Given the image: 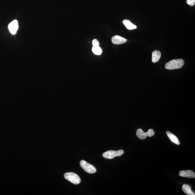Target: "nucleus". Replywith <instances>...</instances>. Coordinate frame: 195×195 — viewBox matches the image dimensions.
<instances>
[{
	"label": "nucleus",
	"mask_w": 195,
	"mask_h": 195,
	"mask_svg": "<svg viewBox=\"0 0 195 195\" xmlns=\"http://www.w3.org/2000/svg\"><path fill=\"white\" fill-rule=\"evenodd\" d=\"M18 21L14 20L9 24L8 29L11 33L12 35H15L18 29Z\"/></svg>",
	"instance_id": "6"
},
{
	"label": "nucleus",
	"mask_w": 195,
	"mask_h": 195,
	"mask_svg": "<svg viewBox=\"0 0 195 195\" xmlns=\"http://www.w3.org/2000/svg\"><path fill=\"white\" fill-rule=\"evenodd\" d=\"M187 4L191 6H194L195 3V0H187Z\"/></svg>",
	"instance_id": "16"
},
{
	"label": "nucleus",
	"mask_w": 195,
	"mask_h": 195,
	"mask_svg": "<svg viewBox=\"0 0 195 195\" xmlns=\"http://www.w3.org/2000/svg\"><path fill=\"white\" fill-rule=\"evenodd\" d=\"M184 64V62L183 59L173 60L166 64L165 68L169 70L180 69L182 67Z\"/></svg>",
	"instance_id": "1"
},
{
	"label": "nucleus",
	"mask_w": 195,
	"mask_h": 195,
	"mask_svg": "<svg viewBox=\"0 0 195 195\" xmlns=\"http://www.w3.org/2000/svg\"><path fill=\"white\" fill-rule=\"evenodd\" d=\"M166 134L172 142L177 145L180 144V142L177 136L170 131H166Z\"/></svg>",
	"instance_id": "8"
},
{
	"label": "nucleus",
	"mask_w": 195,
	"mask_h": 195,
	"mask_svg": "<svg viewBox=\"0 0 195 195\" xmlns=\"http://www.w3.org/2000/svg\"><path fill=\"white\" fill-rule=\"evenodd\" d=\"M112 42L113 44L119 45L125 43L127 39L119 35H115L112 38Z\"/></svg>",
	"instance_id": "7"
},
{
	"label": "nucleus",
	"mask_w": 195,
	"mask_h": 195,
	"mask_svg": "<svg viewBox=\"0 0 195 195\" xmlns=\"http://www.w3.org/2000/svg\"><path fill=\"white\" fill-rule=\"evenodd\" d=\"M92 44L94 47L99 46V43L98 40L95 39L92 41Z\"/></svg>",
	"instance_id": "15"
},
{
	"label": "nucleus",
	"mask_w": 195,
	"mask_h": 195,
	"mask_svg": "<svg viewBox=\"0 0 195 195\" xmlns=\"http://www.w3.org/2000/svg\"><path fill=\"white\" fill-rule=\"evenodd\" d=\"M179 175L181 177L189 178H195V173L194 171L190 170L181 171L179 172Z\"/></svg>",
	"instance_id": "5"
},
{
	"label": "nucleus",
	"mask_w": 195,
	"mask_h": 195,
	"mask_svg": "<svg viewBox=\"0 0 195 195\" xmlns=\"http://www.w3.org/2000/svg\"><path fill=\"white\" fill-rule=\"evenodd\" d=\"M80 164L81 167L89 173H93L96 172V168L84 160H81L80 162Z\"/></svg>",
	"instance_id": "4"
},
{
	"label": "nucleus",
	"mask_w": 195,
	"mask_h": 195,
	"mask_svg": "<svg viewBox=\"0 0 195 195\" xmlns=\"http://www.w3.org/2000/svg\"><path fill=\"white\" fill-rule=\"evenodd\" d=\"M64 177L71 182L76 185L81 183V179L79 176L73 172H68L64 175Z\"/></svg>",
	"instance_id": "2"
},
{
	"label": "nucleus",
	"mask_w": 195,
	"mask_h": 195,
	"mask_svg": "<svg viewBox=\"0 0 195 195\" xmlns=\"http://www.w3.org/2000/svg\"><path fill=\"white\" fill-rule=\"evenodd\" d=\"M147 137H151L154 136L155 134L154 130L152 129H150L147 132Z\"/></svg>",
	"instance_id": "14"
},
{
	"label": "nucleus",
	"mask_w": 195,
	"mask_h": 195,
	"mask_svg": "<svg viewBox=\"0 0 195 195\" xmlns=\"http://www.w3.org/2000/svg\"><path fill=\"white\" fill-rule=\"evenodd\" d=\"M124 153V151L122 150L118 151L109 150L103 153V156L105 158L112 159L115 157L122 156Z\"/></svg>",
	"instance_id": "3"
},
{
	"label": "nucleus",
	"mask_w": 195,
	"mask_h": 195,
	"mask_svg": "<svg viewBox=\"0 0 195 195\" xmlns=\"http://www.w3.org/2000/svg\"><path fill=\"white\" fill-rule=\"evenodd\" d=\"M136 135L139 139L141 140H144L147 137V132H144L141 129H137L136 132Z\"/></svg>",
	"instance_id": "12"
},
{
	"label": "nucleus",
	"mask_w": 195,
	"mask_h": 195,
	"mask_svg": "<svg viewBox=\"0 0 195 195\" xmlns=\"http://www.w3.org/2000/svg\"><path fill=\"white\" fill-rule=\"evenodd\" d=\"M92 52L96 55H101L102 52V49L99 46L93 47L92 49Z\"/></svg>",
	"instance_id": "13"
},
{
	"label": "nucleus",
	"mask_w": 195,
	"mask_h": 195,
	"mask_svg": "<svg viewBox=\"0 0 195 195\" xmlns=\"http://www.w3.org/2000/svg\"><path fill=\"white\" fill-rule=\"evenodd\" d=\"M123 23L126 26L127 29L129 30H133L137 28V26L132 24L130 20L125 19L123 20Z\"/></svg>",
	"instance_id": "9"
},
{
	"label": "nucleus",
	"mask_w": 195,
	"mask_h": 195,
	"mask_svg": "<svg viewBox=\"0 0 195 195\" xmlns=\"http://www.w3.org/2000/svg\"><path fill=\"white\" fill-rule=\"evenodd\" d=\"M161 52L158 50H155L152 53V60L153 62L155 63L158 62L161 57Z\"/></svg>",
	"instance_id": "11"
},
{
	"label": "nucleus",
	"mask_w": 195,
	"mask_h": 195,
	"mask_svg": "<svg viewBox=\"0 0 195 195\" xmlns=\"http://www.w3.org/2000/svg\"><path fill=\"white\" fill-rule=\"evenodd\" d=\"M182 190L185 194L188 195H195V194L192 190L190 185L183 184L182 187Z\"/></svg>",
	"instance_id": "10"
}]
</instances>
